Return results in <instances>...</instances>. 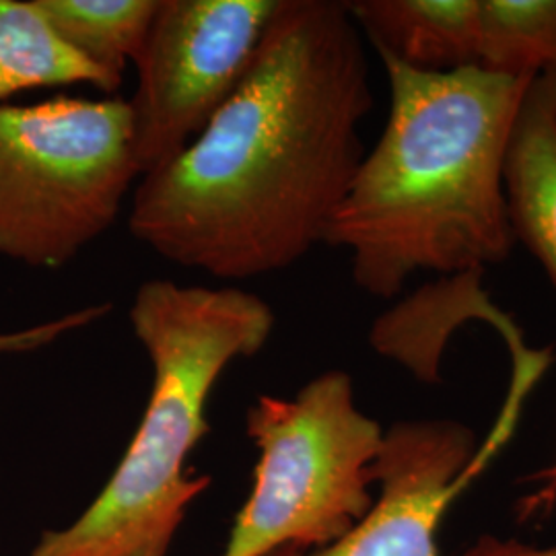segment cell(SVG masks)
I'll list each match as a JSON object with an SVG mask.
<instances>
[{
  "instance_id": "obj_8",
  "label": "cell",
  "mask_w": 556,
  "mask_h": 556,
  "mask_svg": "<svg viewBox=\"0 0 556 556\" xmlns=\"http://www.w3.org/2000/svg\"><path fill=\"white\" fill-rule=\"evenodd\" d=\"M503 181L516 241L526 243L556 289V73L528 83L507 142Z\"/></svg>"
},
{
  "instance_id": "obj_14",
  "label": "cell",
  "mask_w": 556,
  "mask_h": 556,
  "mask_svg": "<svg viewBox=\"0 0 556 556\" xmlns=\"http://www.w3.org/2000/svg\"><path fill=\"white\" fill-rule=\"evenodd\" d=\"M530 480L536 482V489L530 495L521 498V503H519L521 519L551 514L556 505V464L538 472Z\"/></svg>"
},
{
  "instance_id": "obj_4",
  "label": "cell",
  "mask_w": 556,
  "mask_h": 556,
  "mask_svg": "<svg viewBox=\"0 0 556 556\" xmlns=\"http://www.w3.org/2000/svg\"><path fill=\"white\" fill-rule=\"evenodd\" d=\"M245 429L254 484L219 556L324 548L371 509L383 429L358 408L349 374H319L295 397L260 396Z\"/></svg>"
},
{
  "instance_id": "obj_1",
  "label": "cell",
  "mask_w": 556,
  "mask_h": 556,
  "mask_svg": "<svg viewBox=\"0 0 556 556\" xmlns=\"http://www.w3.org/2000/svg\"><path fill=\"white\" fill-rule=\"evenodd\" d=\"M363 41L346 2L280 0L231 98L181 155L140 178L135 239L220 280L280 273L326 243L365 157Z\"/></svg>"
},
{
  "instance_id": "obj_10",
  "label": "cell",
  "mask_w": 556,
  "mask_h": 556,
  "mask_svg": "<svg viewBox=\"0 0 556 556\" xmlns=\"http://www.w3.org/2000/svg\"><path fill=\"white\" fill-rule=\"evenodd\" d=\"M73 85L108 96L119 89L60 40L31 0H0V105L23 91Z\"/></svg>"
},
{
  "instance_id": "obj_3",
  "label": "cell",
  "mask_w": 556,
  "mask_h": 556,
  "mask_svg": "<svg viewBox=\"0 0 556 556\" xmlns=\"http://www.w3.org/2000/svg\"><path fill=\"white\" fill-rule=\"evenodd\" d=\"M130 324L153 367L137 433L100 495L75 521L46 530L29 556H167L211 477L188 470L208 435V400L225 369L256 357L275 330L264 299L236 287L142 282Z\"/></svg>"
},
{
  "instance_id": "obj_7",
  "label": "cell",
  "mask_w": 556,
  "mask_h": 556,
  "mask_svg": "<svg viewBox=\"0 0 556 556\" xmlns=\"http://www.w3.org/2000/svg\"><path fill=\"white\" fill-rule=\"evenodd\" d=\"M528 388L511 383L493 435L477 445L456 420H400L383 431L374 464L379 486L371 509L337 542L268 556H441L438 532L450 505L511 438Z\"/></svg>"
},
{
  "instance_id": "obj_15",
  "label": "cell",
  "mask_w": 556,
  "mask_h": 556,
  "mask_svg": "<svg viewBox=\"0 0 556 556\" xmlns=\"http://www.w3.org/2000/svg\"><path fill=\"white\" fill-rule=\"evenodd\" d=\"M464 556H556L555 548H532L519 544L516 540H498V538H482L477 546L470 548Z\"/></svg>"
},
{
  "instance_id": "obj_9",
  "label": "cell",
  "mask_w": 556,
  "mask_h": 556,
  "mask_svg": "<svg viewBox=\"0 0 556 556\" xmlns=\"http://www.w3.org/2000/svg\"><path fill=\"white\" fill-rule=\"evenodd\" d=\"M346 7L378 54L427 73L478 66V0H355Z\"/></svg>"
},
{
  "instance_id": "obj_5",
  "label": "cell",
  "mask_w": 556,
  "mask_h": 556,
  "mask_svg": "<svg viewBox=\"0 0 556 556\" xmlns=\"http://www.w3.org/2000/svg\"><path fill=\"white\" fill-rule=\"evenodd\" d=\"M140 178L128 101L0 105V256L59 270L114 227Z\"/></svg>"
},
{
  "instance_id": "obj_2",
  "label": "cell",
  "mask_w": 556,
  "mask_h": 556,
  "mask_svg": "<svg viewBox=\"0 0 556 556\" xmlns=\"http://www.w3.org/2000/svg\"><path fill=\"white\" fill-rule=\"evenodd\" d=\"M390 112L330 225L358 289L397 295L417 273L468 275L509 258L505 153L532 79L466 66L417 71L379 54Z\"/></svg>"
},
{
  "instance_id": "obj_13",
  "label": "cell",
  "mask_w": 556,
  "mask_h": 556,
  "mask_svg": "<svg viewBox=\"0 0 556 556\" xmlns=\"http://www.w3.org/2000/svg\"><path fill=\"white\" fill-rule=\"evenodd\" d=\"M110 312H112V303H96V305H87L77 312H71L66 316L43 321L38 326H29L25 330L0 332V355H21V353L38 351V349L56 342L64 334H71L75 330L100 321Z\"/></svg>"
},
{
  "instance_id": "obj_12",
  "label": "cell",
  "mask_w": 556,
  "mask_h": 556,
  "mask_svg": "<svg viewBox=\"0 0 556 556\" xmlns=\"http://www.w3.org/2000/svg\"><path fill=\"white\" fill-rule=\"evenodd\" d=\"M478 66L517 79L556 73V0H478Z\"/></svg>"
},
{
  "instance_id": "obj_6",
  "label": "cell",
  "mask_w": 556,
  "mask_h": 556,
  "mask_svg": "<svg viewBox=\"0 0 556 556\" xmlns=\"http://www.w3.org/2000/svg\"><path fill=\"white\" fill-rule=\"evenodd\" d=\"M280 0H160L128 101L140 178L181 155L231 98Z\"/></svg>"
},
{
  "instance_id": "obj_11",
  "label": "cell",
  "mask_w": 556,
  "mask_h": 556,
  "mask_svg": "<svg viewBox=\"0 0 556 556\" xmlns=\"http://www.w3.org/2000/svg\"><path fill=\"white\" fill-rule=\"evenodd\" d=\"M50 29L116 85L137 62L160 0H31Z\"/></svg>"
}]
</instances>
